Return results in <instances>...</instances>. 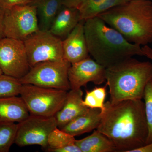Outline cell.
<instances>
[{"instance_id": "obj_1", "label": "cell", "mask_w": 152, "mask_h": 152, "mask_svg": "<svg viewBox=\"0 0 152 152\" xmlns=\"http://www.w3.org/2000/svg\"><path fill=\"white\" fill-rule=\"evenodd\" d=\"M96 129L113 142L116 152H130L145 145L148 129L143 101L106 102Z\"/></svg>"}, {"instance_id": "obj_2", "label": "cell", "mask_w": 152, "mask_h": 152, "mask_svg": "<svg viewBox=\"0 0 152 152\" xmlns=\"http://www.w3.org/2000/svg\"><path fill=\"white\" fill-rule=\"evenodd\" d=\"M84 28L89 55L106 68L134 56H144L140 45L129 42L99 17L85 20Z\"/></svg>"}, {"instance_id": "obj_3", "label": "cell", "mask_w": 152, "mask_h": 152, "mask_svg": "<svg viewBox=\"0 0 152 152\" xmlns=\"http://www.w3.org/2000/svg\"><path fill=\"white\" fill-rule=\"evenodd\" d=\"M97 17L132 43L145 46L152 43V2L150 0H129Z\"/></svg>"}, {"instance_id": "obj_4", "label": "cell", "mask_w": 152, "mask_h": 152, "mask_svg": "<svg viewBox=\"0 0 152 152\" xmlns=\"http://www.w3.org/2000/svg\"><path fill=\"white\" fill-rule=\"evenodd\" d=\"M152 77V63L130 58L106 68L110 101L142 99L145 88Z\"/></svg>"}, {"instance_id": "obj_5", "label": "cell", "mask_w": 152, "mask_h": 152, "mask_svg": "<svg viewBox=\"0 0 152 152\" xmlns=\"http://www.w3.org/2000/svg\"><path fill=\"white\" fill-rule=\"evenodd\" d=\"M67 92L64 90L23 84L20 95L30 114L48 117L55 116L62 108Z\"/></svg>"}, {"instance_id": "obj_6", "label": "cell", "mask_w": 152, "mask_h": 152, "mask_svg": "<svg viewBox=\"0 0 152 152\" xmlns=\"http://www.w3.org/2000/svg\"><path fill=\"white\" fill-rule=\"evenodd\" d=\"M71 64L64 59L37 64L19 79L22 84H31L66 91L71 90L68 71Z\"/></svg>"}, {"instance_id": "obj_7", "label": "cell", "mask_w": 152, "mask_h": 152, "mask_svg": "<svg viewBox=\"0 0 152 152\" xmlns=\"http://www.w3.org/2000/svg\"><path fill=\"white\" fill-rule=\"evenodd\" d=\"M4 12L6 37L24 41L40 30L37 9L32 4L15 6Z\"/></svg>"}, {"instance_id": "obj_8", "label": "cell", "mask_w": 152, "mask_h": 152, "mask_svg": "<svg viewBox=\"0 0 152 152\" xmlns=\"http://www.w3.org/2000/svg\"><path fill=\"white\" fill-rule=\"evenodd\" d=\"M23 42L31 68L42 62L64 59L62 40L49 31L39 30Z\"/></svg>"}, {"instance_id": "obj_9", "label": "cell", "mask_w": 152, "mask_h": 152, "mask_svg": "<svg viewBox=\"0 0 152 152\" xmlns=\"http://www.w3.org/2000/svg\"><path fill=\"white\" fill-rule=\"evenodd\" d=\"M57 127L55 116L44 117L30 114L26 118L18 123L15 144L20 147L38 145L46 150L49 135Z\"/></svg>"}, {"instance_id": "obj_10", "label": "cell", "mask_w": 152, "mask_h": 152, "mask_svg": "<svg viewBox=\"0 0 152 152\" xmlns=\"http://www.w3.org/2000/svg\"><path fill=\"white\" fill-rule=\"evenodd\" d=\"M0 68L3 74L20 79L31 69L24 43L9 37L0 39Z\"/></svg>"}, {"instance_id": "obj_11", "label": "cell", "mask_w": 152, "mask_h": 152, "mask_svg": "<svg viewBox=\"0 0 152 152\" xmlns=\"http://www.w3.org/2000/svg\"><path fill=\"white\" fill-rule=\"evenodd\" d=\"M68 79L71 89L86 87L90 82L101 85L106 81V68L89 56L71 65Z\"/></svg>"}, {"instance_id": "obj_12", "label": "cell", "mask_w": 152, "mask_h": 152, "mask_svg": "<svg viewBox=\"0 0 152 152\" xmlns=\"http://www.w3.org/2000/svg\"><path fill=\"white\" fill-rule=\"evenodd\" d=\"M84 21H81L62 40L64 59L71 64L89 57L84 28Z\"/></svg>"}, {"instance_id": "obj_13", "label": "cell", "mask_w": 152, "mask_h": 152, "mask_svg": "<svg viewBox=\"0 0 152 152\" xmlns=\"http://www.w3.org/2000/svg\"><path fill=\"white\" fill-rule=\"evenodd\" d=\"M83 95L81 88L68 91L64 105L55 115L58 128L61 129L88 110L83 104Z\"/></svg>"}, {"instance_id": "obj_14", "label": "cell", "mask_w": 152, "mask_h": 152, "mask_svg": "<svg viewBox=\"0 0 152 152\" xmlns=\"http://www.w3.org/2000/svg\"><path fill=\"white\" fill-rule=\"evenodd\" d=\"M29 115L20 96L0 98V124L20 122Z\"/></svg>"}, {"instance_id": "obj_15", "label": "cell", "mask_w": 152, "mask_h": 152, "mask_svg": "<svg viewBox=\"0 0 152 152\" xmlns=\"http://www.w3.org/2000/svg\"><path fill=\"white\" fill-rule=\"evenodd\" d=\"M81 21L78 9L63 6L49 31L62 40L69 34Z\"/></svg>"}, {"instance_id": "obj_16", "label": "cell", "mask_w": 152, "mask_h": 152, "mask_svg": "<svg viewBox=\"0 0 152 152\" xmlns=\"http://www.w3.org/2000/svg\"><path fill=\"white\" fill-rule=\"evenodd\" d=\"M99 109L89 108L86 113L66 125L61 129L75 137L96 129L101 120Z\"/></svg>"}, {"instance_id": "obj_17", "label": "cell", "mask_w": 152, "mask_h": 152, "mask_svg": "<svg viewBox=\"0 0 152 152\" xmlns=\"http://www.w3.org/2000/svg\"><path fill=\"white\" fill-rule=\"evenodd\" d=\"M40 30L49 31L62 7L61 0H34Z\"/></svg>"}, {"instance_id": "obj_18", "label": "cell", "mask_w": 152, "mask_h": 152, "mask_svg": "<svg viewBox=\"0 0 152 152\" xmlns=\"http://www.w3.org/2000/svg\"><path fill=\"white\" fill-rule=\"evenodd\" d=\"M75 144L82 152H116L113 142L97 129L84 138L76 140Z\"/></svg>"}, {"instance_id": "obj_19", "label": "cell", "mask_w": 152, "mask_h": 152, "mask_svg": "<svg viewBox=\"0 0 152 152\" xmlns=\"http://www.w3.org/2000/svg\"><path fill=\"white\" fill-rule=\"evenodd\" d=\"M75 137L58 127L50 133L48 140V151L55 152L56 150L69 145L75 143Z\"/></svg>"}, {"instance_id": "obj_20", "label": "cell", "mask_w": 152, "mask_h": 152, "mask_svg": "<svg viewBox=\"0 0 152 152\" xmlns=\"http://www.w3.org/2000/svg\"><path fill=\"white\" fill-rule=\"evenodd\" d=\"M18 124H0V152H8L15 143Z\"/></svg>"}, {"instance_id": "obj_21", "label": "cell", "mask_w": 152, "mask_h": 152, "mask_svg": "<svg viewBox=\"0 0 152 152\" xmlns=\"http://www.w3.org/2000/svg\"><path fill=\"white\" fill-rule=\"evenodd\" d=\"M22 85L19 79L4 74L0 75V98L20 95Z\"/></svg>"}, {"instance_id": "obj_22", "label": "cell", "mask_w": 152, "mask_h": 152, "mask_svg": "<svg viewBox=\"0 0 152 152\" xmlns=\"http://www.w3.org/2000/svg\"><path fill=\"white\" fill-rule=\"evenodd\" d=\"M143 99L144 100L145 113L148 129L146 143L148 144L152 142V77L146 86Z\"/></svg>"}, {"instance_id": "obj_23", "label": "cell", "mask_w": 152, "mask_h": 152, "mask_svg": "<svg viewBox=\"0 0 152 152\" xmlns=\"http://www.w3.org/2000/svg\"><path fill=\"white\" fill-rule=\"evenodd\" d=\"M129 0H103L98 5L90 11L85 18L86 20L98 16L99 15L115 7L126 2Z\"/></svg>"}, {"instance_id": "obj_24", "label": "cell", "mask_w": 152, "mask_h": 152, "mask_svg": "<svg viewBox=\"0 0 152 152\" xmlns=\"http://www.w3.org/2000/svg\"><path fill=\"white\" fill-rule=\"evenodd\" d=\"M83 104L89 108L100 109L101 111L104 109V104L101 103L92 91H86V96L83 100Z\"/></svg>"}, {"instance_id": "obj_25", "label": "cell", "mask_w": 152, "mask_h": 152, "mask_svg": "<svg viewBox=\"0 0 152 152\" xmlns=\"http://www.w3.org/2000/svg\"><path fill=\"white\" fill-rule=\"evenodd\" d=\"M103 1V0H86L82 4L78 9L81 21H84L85 17L87 14Z\"/></svg>"}, {"instance_id": "obj_26", "label": "cell", "mask_w": 152, "mask_h": 152, "mask_svg": "<svg viewBox=\"0 0 152 152\" xmlns=\"http://www.w3.org/2000/svg\"><path fill=\"white\" fill-rule=\"evenodd\" d=\"M34 0H0V9L4 11L19 5L32 4Z\"/></svg>"}, {"instance_id": "obj_27", "label": "cell", "mask_w": 152, "mask_h": 152, "mask_svg": "<svg viewBox=\"0 0 152 152\" xmlns=\"http://www.w3.org/2000/svg\"><path fill=\"white\" fill-rule=\"evenodd\" d=\"M107 85L104 87H95L93 90L92 91L95 96L97 98L99 101L103 104H104V102L105 100L106 95H107Z\"/></svg>"}, {"instance_id": "obj_28", "label": "cell", "mask_w": 152, "mask_h": 152, "mask_svg": "<svg viewBox=\"0 0 152 152\" xmlns=\"http://www.w3.org/2000/svg\"><path fill=\"white\" fill-rule=\"evenodd\" d=\"M86 0H61L63 5L69 8L78 9Z\"/></svg>"}, {"instance_id": "obj_29", "label": "cell", "mask_w": 152, "mask_h": 152, "mask_svg": "<svg viewBox=\"0 0 152 152\" xmlns=\"http://www.w3.org/2000/svg\"><path fill=\"white\" fill-rule=\"evenodd\" d=\"M55 152H82V151L75 143L56 150Z\"/></svg>"}, {"instance_id": "obj_30", "label": "cell", "mask_w": 152, "mask_h": 152, "mask_svg": "<svg viewBox=\"0 0 152 152\" xmlns=\"http://www.w3.org/2000/svg\"><path fill=\"white\" fill-rule=\"evenodd\" d=\"M130 152H152V142L136 149L133 150Z\"/></svg>"}, {"instance_id": "obj_31", "label": "cell", "mask_w": 152, "mask_h": 152, "mask_svg": "<svg viewBox=\"0 0 152 152\" xmlns=\"http://www.w3.org/2000/svg\"><path fill=\"white\" fill-rule=\"evenodd\" d=\"M4 11L0 9V39L5 37L4 34Z\"/></svg>"}, {"instance_id": "obj_32", "label": "cell", "mask_w": 152, "mask_h": 152, "mask_svg": "<svg viewBox=\"0 0 152 152\" xmlns=\"http://www.w3.org/2000/svg\"><path fill=\"white\" fill-rule=\"evenodd\" d=\"M142 48L144 56L152 61V48L150 47L148 45H146L142 47Z\"/></svg>"}, {"instance_id": "obj_33", "label": "cell", "mask_w": 152, "mask_h": 152, "mask_svg": "<svg viewBox=\"0 0 152 152\" xmlns=\"http://www.w3.org/2000/svg\"><path fill=\"white\" fill-rule=\"evenodd\" d=\"M3 74L1 70V68H0V75H2Z\"/></svg>"}]
</instances>
